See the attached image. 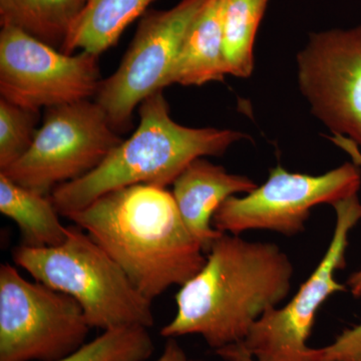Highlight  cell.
Instances as JSON below:
<instances>
[{
  "mask_svg": "<svg viewBox=\"0 0 361 361\" xmlns=\"http://www.w3.org/2000/svg\"><path fill=\"white\" fill-rule=\"evenodd\" d=\"M293 264L279 246L221 233L203 268L176 294L165 338L198 334L214 350L246 338L254 323L288 296Z\"/></svg>",
  "mask_w": 361,
  "mask_h": 361,
  "instance_id": "6da1fadb",
  "label": "cell"
},
{
  "mask_svg": "<svg viewBox=\"0 0 361 361\" xmlns=\"http://www.w3.org/2000/svg\"><path fill=\"white\" fill-rule=\"evenodd\" d=\"M66 218L89 234L151 301L186 283L206 262V252L166 188L114 190Z\"/></svg>",
  "mask_w": 361,
  "mask_h": 361,
  "instance_id": "7a4b0ae2",
  "label": "cell"
},
{
  "mask_svg": "<svg viewBox=\"0 0 361 361\" xmlns=\"http://www.w3.org/2000/svg\"><path fill=\"white\" fill-rule=\"evenodd\" d=\"M140 123L89 174L56 187L51 200L63 217L85 208L103 195L133 185L166 188L198 158L221 156L244 133L217 128H189L176 123L158 90L140 104Z\"/></svg>",
  "mask_w": 361,
  "mask_h": 361,
  "instance_id": "3957f363",
  "label": "cell"
},
{
  "mask_svg": "<svg viewBox=\"0 0 361 361\" xmlns=\"http://www.w3.org/2000/svg\"><path fill=\"white\" fill-rule=\"evenodd\" d=\"M14 263L54 290L75 299L92 329L153 326L152 301L135 288L113 258L80 227L61 245L13 252Z\"/></svg>",
  "mask_w": 361,
  "mask_h": 361,
  "instance_id": "277c9868",
  "label": "cell"
},
{
  "mask_svg": "<svg viewBox=\"0 0 361 361\" xmlns=\"http://www.w3.org/2000/svg\"><path fill=\"white\" fill-rule=\"evenodd\" d=\"M123 142L97 102L47 109L30 149L6 170L16 184L49 195L99 167Z\"/></svg>",
  "mask_w": 361,
  "mask_h": 361,
  "instance_id": "5b68a950",
  "label": "cell"
},
{
  "mask_svg": "<svg viewBox=\"0 0 361 361\" xmlns=\"http://www.w3.org/2000/svg\"><path fill=\"white\" fill-rule=\"evenodd\" d=\"M80 304L14 266H0V361H56L87 342Z\"/></svg>",
  "mask_w": 361,
  "mask_h": 361,
  "instance_id": "8992f818",
  "label": "cell"
},
{
  "mask_svg": "<svg viewBox=\"0 0 361 361\" xmlns=\"http://www.w3.org/2000/svg\"><path fill=\"white\" fill-rule=\"evenodd\" d=\"M336 213L331 241L319 264L283 307L268 310L254 323L244 348L256 361H320L318 348L307 344L316 314L334 294L346 290L336 278L346 265L348 235L361 221L357 195L332 205Z\"/></svg>",
  "mask_w": 361,
  "mask_h": 361,
  "instance_id": "52a82bcc",
  "label": "cell"
},
{
  "mask_svg": "<svg viewBox=\"0 0 361 361\" xmlns=\"http://www.w3.org/2000/svg\"><path fill=\"white\" fill-rule=\"evenodd\" d=\"M360 186L361 168L353 161L319 176L290 173L276 166L262 186L223 202L212 225L217 231L233 235L268 230L295 236L304 231L315 206H332L357 195Z\"/></svg>",
  "mask_w": 361,
  "mask_h": 361,
  "instance_id": "ba28073f",
  "label": "cell"
},
{
  "mask_svg": "<svg viewBox=\"0 0 361 361\" xmlns=\"http://www.w3.org/2000/svg\"><path fill=\"white\" fill-rule=\"evenodd\" d=\"M208 0H180L167 11H146L118 70L102 80L96 102L116 132L132 126L135 106L163 90L190 26Z\"/></svg>",
  "mask_w": 361,
  "mask_h": 361,
  "instance_id": "9c48e42d",
  "label": "cell"
},
{
  "mask_svg": "<svg viewBox=\"0 0 361 361\" xmlns=\"http://www.w3.org/2000/svg\"><path fill=\"white\" fill-rule=\"evenodd\" d=\"M102 80L99 56L66 54L21 30L1 26L2 99L39 111L96 97Z\"/></svg>",
  "mask_w": 361,
  "mask_h": 361,
  "instance_id": "30bf717a",
  "label": "cell"
},
{
  "mask_svg": "<svg viewBox=\"0 0 361 361\" xmlns=\"http://www.w3.org/2000/svg\"><path fill=\"white\" fill-rule=\"evenodd\" d=\"M297 78L311 113L361 147V25L310 33Z\"/></svg>",
  "mask_w": 361,
  "mask_h": 361,
  "instance_id": "8fae6325",
  "label": "cell"
},
{
  "mask_svg": "<svg viewBox=\"0 0 361 361\" xmlns=\"http://www.w3.org/2000/svg\"><path fill=\"white\" fill-rule=\"evenodd\" d=\"M173 186L180 217L207 254L221 235L212 225L221 204L236 194L250 193L258 185L247 176L231 174L222 166L198 158L178 176Z\"/></svg>",
  "mask_w": 361,
  "mask_h": 361,
  "instance_id": "7c38bea8",
  "label": "cell"
},
{
  "mask_svg": "<svg viewBox=\"0 0 361 361\" xmlns=\"http://www.w3.org/2000/svg\"><path fill=\"white\" fill-rule=\"evenodd\" d=\"M225 0H208L183 42L166 87L173 84L203 85L227 75L223 42Z\"/></svg>",
  "mask_w": 361,
  "mask_h": 361,
  "instance_id": "4fadbf2b",
  "label": "cell"
},
{
  "mask_svg": "<svg viewBox=\"0 0 361 361\" xmlns=\"http://www.w3.org/2000/svg\"><path fill=\"white\" fill-rule=\"evenodd\" d=\"M0 212L18 225L21 245L47 248L61 245L68 238L70 227L59 220L51 198L35 190L16 184L0 173Z\"/></svg>",
  "mask_w": 361,
  "mask_h": 361,
  "instance_id": "5bb4252c",
  "label": "cell"
},
{
  "mask_svg": "<svg viewBox=\"0 0 361 361\" xmlns=\"http://www.w3.org/2000/svg\"><path fill=\"white\" fill-rule=\"evenodd\" d=\"M155 0H87L61 51L77 49L99 56L118 42L123 30Z\"/></svg>",
  "mask_w": 361,
  "mask_h": 361,
  "instance_id": "9a60e30c",
  "label": "cell"
},
{
  "mask_svg": "<svg viewBox=\"0 0 361 361\" xmlns=\"http://www.w3.org/2000/svg\"><path fill=\"white\" fill-rule=\"evenodd\" d=\"M87 0H0V25L61 51Z\"/></svg>",
  "mask_w": 361,
  "mask_h": 361,
  "instance_id": "2e32d148",
  "label": "cell"
},
{
  "mask_svg": "<svg viewBox=\"0 0 361 361\" xmlns=\"http://www.w3.org/2000/svg\"><path fill=\"white\" fill-rule=\"evenodd\" d=\"M270 0H225L223 42L227 75L250 77L259 25Z\"/></svg>",
  "mask_w": 361,
  "mask_h": 361,
  "instance_id": "e0dca14e",
  "label": "cell"
},
{
  "mask_svg": "<svg viewBox=\"0 0 361 361\" xmlns=\"http://www.w3.org/2000/svg\"><path fill=\"white\" fill-rule=\"evenodd\" d=\"M154 349L146 327H118L104 330L92 341L56 361H146Z\"/></svg>",
  "mask_w": 361,
  "mask_h": 361,
  "instance_id": "ac0fdd59",
  "label": "cell"
},
{
  "mask_svg": "<svg viewBox=\"0 0 361 361\" xmlns=\"http://www.w3.org/2000/svg\"><path fill=\"white\" fill-rule=\"evenodd\" d=\"M39 111L0 99V172L11 167L32 147Z\"/></svg>",
  "mask_w": 361,
  "mask_h": 361,
  "instance_id": "d6986e66",
  "label": "cell"
},
{
  "mask_svg": "<svg viewBox=\"0 0 361 361\" xmlns=\"http://www.w3.org/2000/svg\"><path fill=\"white\" fill-rule=\"evenodd\" d=\"M322 361H361V323L320 348Z\"/></svg>",
  "mask_w": 361,
  "mask_h": 361,
  "instance_id": "ffe728a7",
  "label": "cell"
},
{
  "mask_svg": "<svg viewBox=\"0 0 361 361\" xmlns=\"http://www.w3.org/2000/svg\"><path fill=\"white\" fill-rule=\"evenodd\" d=\"M327 139L334 142L336 146L343 149L350 157L353 163L361 168V152L360 147L355 142L341 135H332L331 137H327ZM346 285L353 296L361 297V268L348 277Z\"/></svg>",
  "mask_w": 361,
  "mask_h": 361,
  "instance_id": "44dd1931",
  "label": "cell"
},
{
  "mask_svg": "<svg viewBox=\"0 0 361 361\" xmlns=\"http://www.w3.org/2000/svg\"><path fill=\"white\" fill-rule=\"evenodd\" d=\"M215 353L224 361H256L244 348L242 342L217 349Z\"/></svg>",
  "mask_w": 361,
  "mask_h": 361,
  "instance_id": "7402d4cb",
  "label": "cell"
},
{
  "mask_svg": "<svg viewBox=\"0 0 361 361\" xmlns=\"http://www.w3.org/2000/svg\"><path fill=\"white\" fill-rule=\"evenodd\" d=\"M163 353L156 361H203L188 357L184 349L180 348L176 338H167Z\"/></svg>",
  "mask_w": 361,
  "mask_h": 361,
  "instance_id": "603a6c76",
  "label": "cell"
}]
</instances>
